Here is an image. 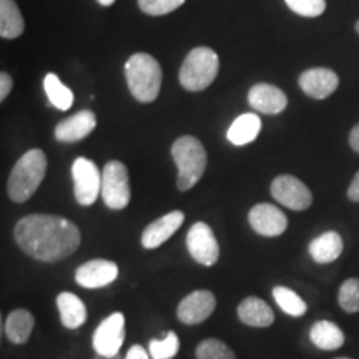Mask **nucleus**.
<instances>
[{
    "instance_id": "obj_1",
    "label": "nucleus",
    "mask_w": 359,
    "mask_h": 359,
    "mask_svg": "<svg viewBox=\"0 0 359 359\" xmlns=\"http://www.w3.org/2000/svg\"><path fill=\"white\" fill-rule=\"evenodd\" d=\"M17 245L42 263H57L79 250L82 235L77 224L57 215H27L13 228Z\"/></svg>"
},
{
    "instance_id": "obj_2",
    "label": "nucleus",
    "mask_w": 359,
    "mask_h": 359,
    "mask_svg": "<svg viewBox=\"0 0 359 359\" xmlns=\"http://www.w3.org/2000/svg\"><path fill=\"white\" fill-rule=\"evenodd\" d=\"M47 173V156L40 148L29 150L13 165L8 177L7 191L12 201L25 203L39 190Z\"/></svg>"
},
{
    "instance_id": "obj_3",
    "label": "nucleus",
    "mask_w": 359,
    "mask_h": 359,
    "mask_svg": "<svg viewBox=\"0 0 359 359\" xmlns=\"http://www.w3.org/2000/svg\"><path fill=\"white\" fill-rule=\"evenodd\" d=\"M125 77L132 95L142 103L156 100L161 88V67L148 53H133L125 64Z\"/></svg>"
},
{
    "instance_id": "obj_4",
    "label": "nucleus",
    "mask_w": 359,
    "mask_h": 359,
    "mask_svg": "<svg viewBox=\"0 0 359 359\" xmlns=\"http://www.w3.org/2000/svg\"><path fill=\"white\" fill-rule=\"evenodd\" d=\"M172 156L178 168L177 188L180 191H188L200 182L206 170L208 158L205 147L198 138L183 135L172 145Z\"/></svg>"
},
{
    "instance_id": "obj_5",
    "label": "nucleus",
    "mask_w": 359,
    "mask_h": 359,
    "mask_svg": "<svg viewBox=\"0 0 359 359\" xmlns=\"http://www.w3.org/2000/svg\"><path fill=\"white\" fill-rule=\"evenodd\" d=\"M219 58L208 47H196L188 53L180 69V83L188 92H201L217 79Z\"/></svg>"
},
{
    "instance_id": "obj_6",
    "label": "nucleus",
    "mask_w": 359,
    "mask_h": 359,
    "mask_svg": "<svg viewBox=\"0 0 359 359\" xmlns=\"http://www.w3.org/2000/svg\"><path fill=\"white\" fill-rule=\"evenodd\" d=\"M102 198L110 210L127 208L132 198L128 170L122 161L111 160L102 172Z\"/></svg>"
},
{
    "instance_id": "obj_7",
    "label": "nucleus",
    "mask_w": 359,
    "mask_h": 359,
    "mask_svg": "<svg viewBox=\"0 0 359 359\" xmlns=\"http://www.w3.org/2000/svg\"><path fill=\"white\" fill-rule=\"evenodd\" d=\"M72 178H74V193L79 205H93L102 193L100 170L92 160L80 156L72 165Z\"/></svg>"
},
{
    "instance_id": "obj_8",
    "label": "nucleus",
    "mask_w": 359,
    "mask_h": 359,
    "mask_svg": "<svg viewBox=\"0 0 359 359\" xmlns=\"http://www.w3.org/2000/svg\"><path fill=\"white\" fill-rule=\"evenodd\" d=\"M271 195L278 203L294 212H304L313 203V195L309 188L293 175H280L273 180Z\"/></svg>"
},
{
    "instance_id": "obj_9",
    "label": "nucleus",
    "mask_w": 359,
    "mask_h": 359,
    "mask_svg": "<svg viewBox=\"0 0 359 359\" xmlns=\"http://www.w3.org/2000/svg\"><path fill=\"white\" fill-rule=\"evenodd\" d=\"M125 341V316L122 313H114L105 318L97 326L93 333L92 344L97 356L114 358L120 354V348Z\"/></svg>"
},
{
    "instance_id": "obj_10",
    "label": "nucleus",
    "mask_w": 359,
    "mask_h": 359,
    "mask_svg": "<svg viewBox=\"0 0 359 359\" xmlns=\"http://www.w3.org/2000/svg\"><path fill=\"white\" fill-rule=\"evenodd\" d=\"M188 253L196 263L213 266L219 258V245L212 228L203 222L195 223L187 235Z\"/></svg>"
},
{
    "instance_id": "obj_11",
    "label": "nucleus",
    "mask_w": 359,
    "mask_h": 359,
    "mask_svg": "<svg viewBox=\"0 0 359 359\" xmlns=\"http://www.w3.org/2000/svg\"><path fill=\"white\" fill-rule=\"evenodd\" d=\"M215 308H217V298L212 291L198 290L193 291L180 302L177 316L183 325H200L212 316Z\"/></svg>"
},
{
    "instance_id": "obj_12",
    "label": "nucleus",
    "mask_w": 359,
    "mask_h": 359,
    "mask_svg": "<svg viewBox=\"0 0 359 359\" xmlns=\"http://www.w3.org/2000/svg\"><path fill=\"white\" fill-rule=\"evenodd\" d=\"M248 222L255 231L262 236H280L288 228V218L275 205H255L248 213Z\"/></svg>"
},
{
    "instance_id": "obj_13",
    "label": "nucleus",
    "mask_w": 359,
    "mask_h": 359,
    "mask_svg": "<svg viewBox=\"0 0 359 359\" xmlns=\"http://www.w3.org/2000/svg\"><path fill=\"white\" fill-rule=\"evenodd\" d=\"M118 276V266L109 259H90V262L80 264L75 271V281L82 288L97 290L114 283Z\"/></svg>"
},
{
    "instance_id": "obj_14",
    "label": "nucleus",
    "mask_w": 359,
    "mask_h": 359,
    "mask_svg": "<svg viewBox=\"0 0 359 359\" xmlns=\"http://www.w3.org/2000/svg\"><path fill=\"white\" fill-rule=\"evenodd\" d=\"M338 85L339 77L336 75V72L325 69V67L309 69L299 75V87L308 97L316 98V100L333 95Z\"/></svg>"
},
{
    "instance_id": "obj_15",
    "label": "nucleus",
    "mask_w": 359,
    "mask_h": 359,
    "mask_svg": "<svg viewBox=\"0 0 359 359\" xmlns=\"http://www.w3.org/2000/svg\"><path fill=\"white\" fill-rule=\"evenodd\" d=\"M183 222H185V213L180 212V210H175V212H170L165 217L155 219L142 233L143 248H158L160 245H163L165 241L173 236L175 231L180 230Z\"/></svg>"
},
{
    "instance_id": "obj_16",
    "label": "nucleus",
    "mask_w": 359,
    "mask_h": 359,
    "mask_svg": "<svg viewBox=\"0 0 359 359\" xmlns=\"http://www.w3.org/2000/svg\"><path fill=\"white\" fill-rule=\"evenodd\" d=\"M97 127V116L92 110H80L55 127V138L60 143H75L87 138Z\"/></svg>"
},
{
    "instance_id": "obj_17",
    "label": "nucleus",
    "mask_w": 359,
    "mask_h": 359,
    "mask_svg": "<svg viewBox=\"0 0 359 359\" xmlns=\"http://www.w3.org/2000/svg\"><path fill=\"white\" fill-rule=\"evenodd\" d=\"M248 102L257 111L266 115H278L288 105V97L281 88L271 83H257L251 87Z\"/></svg>"
},
{
    "instance_id": "obj_18",
    "label": "nucleus",
    "mask_w": 359,
    "mask_h": 359,
    "mask_svg": "<svg viewBox=\"0 0 359 359\" xmlns=\"http://www.w3.org/2000/svg\"><path fill=\"white\" fill-rule=\"evenodd\" d=\"M238 318L246 326L268 327L275 323V313L266 302L258 296H248L238 304Z\"/></svg>"
},
{
    "instance_id": "obj_19",
    "label": "nucleus",
    "mask_w": 359,
    "mask_h": 359,
    "mask_svg": "<svg viewBox=\"0 0 359 359\" xmlns=\"http://www.w3.org/2000/svg\"><path fill=\"white\" fill-rule=\"evenodd\" d=\"M309 255L318 264L333 263L343 253V238L336 231H326L309 243Z\"/></svg>"
},
{
    "instance_id": "obj_20",
    "label": "nucleus",
    "mask_w": 359,
    "mask_h": 359,
    "mask_svg": "<svg viewBox=\"0 0 359 359\" xmlns=\"http://www.w3.org/2000/svg\"><path fill=\"white\" fill-rule=\"evenodd\" d=\"M57 308L60 313L62 325L69 330H77L87 321V306L77 294L64 291L57 296Z\"/></svg>"
},
{
    "instance_id": "obj_21",
    "label": "nucleus",
    "mask_w": 359,
    "mask_h": 359,
    "mask_svg": "<svg viewBox=\"0 0 359 359\" xmlns=\"http://www.w3.org/2000/svg\"><path fill=\"white\" fill-rule=\"evenodd\" d=\"M262 118L257 114H243L231 123L226 137L233 145L245 147L257 140L259 132H262Z\"/></svg>"
},
{
    "instance_id": "obj_22",
    "label": "nucleus",
    "mask_w": 359,
    "mask_h": 359,
    "mask_svg": "<svg viewBox=\"0 0 359 359\" xmlns=\"http://www.w3.org/2000/svg\"><path fill=\"white\" fill-rule=\"evenodd\" d=\"M35 326L34 314L29 309H13L6 320L7 339L13 344H25L32 334Z\"/></svg>"
},
{
    "instance_id": "obj_23",
    "label": "nucleus",
    "mask_w": 359,
    "mask_h": 359,
    "mask_svg": "<svg viewBox=\"0 0 359 359\" xmlns=\"http://www.w3.org/2000/svg\"><path fill=\"white\" fill-rule=\"evenodd\" d=\"M309 339L316 348L325 349V351H334L344 344V333L338 325L323 320L314 323L309 331Z\"/></svg>"
},
{
    "instance_id": "obj_24",
    "label": "nucleus",
    "mask_w": 359,
    "mask_h": 359,
    "mask_svg": "<svg viewBox=\"0 0 359 359\" xmlns=\"http://www.w3.org/2000/svg\"><path fill=\"white\" fill-rule=\"evenodd\" d=\"M24 17L15 0H0V37L12 40L24 34Z\"/></svg>"
},
{
    "instance_id": "obj_25",
    "label": "nucleus",
    "mask_w": 359,
    "mask_h": 359,
    "mask_svg": "<svg viewBox=\"0 0 359 359\" xmlns=\"http://www.w3.org/2000/svg\"><path fill=\"white\" fill-rule=\"evenodd\" d=\"M43 88L47 93L48 100L55 109L67 111L74 105V92L57 77L55 74H47L43 79Z\"/></svg>"
},
{
    "instance_id": "obj_26",
    "label": "nucleus",
    "mask_w": 359,
    "mask_h": 359,
    "mask_svg": "<svg viewBox=\"0 0 359 359\" xmlns=\"http://www.w3.org/2000/svg\"><path fill=\"white\" fill-rule=\"evenodd\" d=\"M273 298H275L278 306H280L283 311L293 318L303 316L308 309L306 303L303 302L302 296H298L293 290L286 288V286H276V288H273Z\"/></svg>"
},
{
    "instance_id": "obj_27",
    "label": "nucleus",
    "mask_w": 359,
    "mask_h": 359,
    "mask_svg": "<svg viewBox=\"0 0 359 359\" xmlns=\"http://www.w3.org/2000/svg\"><path fill=\"white\" fill-rule=\"evenodd\" d=\"M196 359H236L235 353L223 341L210 338L196 346Z\"/></svg>"
},
{
    "instance_id": "obj_28",
    "label": "nucleus",
    "mask_w": 359,
    "mask_h": 359,
    "mask_svg": "<svg viewBox=\"0 0 359 359\" xmlns=\"http://www.w3.org/2000/svg\"><path fill=\"white\" fill-rule=\"evenodd\" d=\"M180 339L177 333L170 331L163 339H151L148 353L154 359H172L178 354Z\"/></svg>"
},
{
    "instance_id": "obj_29",
    "label": "nucleus",
    "mask_w": 359,
    "mask_h": 359,
    "mask_svg": "<svg viewBox=\"0 0 359 359\" xmlns=\"http://www.w3.org/2000/svg\"><path fill=\"white\" fill-rule=\"evenodd\" d=\"M339 306L346 313L359 311V280L358 278H349L341 285L338 293Z\"/></svg>"
},
{
    "instance_id": "obj_30",
    "label": "nucleus",
    "mask_w": 359,
    "mask_h": 359,
    "mask_svg": "<svg viewBox=\"0 0 359 359\" xmlns=\"http://www.w3.org/2000/svg\"><path fill=\"white\" fill-rule=\"evenodd\" d=\"M291 11L302 17H320L326 11V0H285Z\"/></svg>"
},
{
    "instance_id": "obj_31",
    "label": "nucleus",
    "mask_w": 359,
    "mask_h": 359,
    "mask_svg": "<svg viewBox=\"0 0 359 359\" xmlns=\"http://www.w3.org/2000/svg\"><path fill=\"white\" fill-rule=\"evenodd\" d=\"M185 4V0H138V6L148 15H167Z\"/></svg>"
},
{
    "instance_id": "obj_32",
    "label": "nucleus",
    "mask_w": 359,
    "mask_h": 359,
    "mask_svg": "<svg viewBox=\"0 0 359 359\" xmlns=\"http://www.w3.org/2000/svg\"><path fill=\"white\" fill-rule=\"evenodd\" d=\"M12 85H13V82H12L11 75L6 74V72H2V74H0V100L2 102L6 100L8 93H11Z\"/></svg>"
},
{
    "instance_id": "obj_33",
    "label": "nucleus",
    "mask_w": 359,
    "mask_h": 359,
    "mask_svg": "<svg viewBox=\"0 0 359 359\" xmlns=\"http://www.w3.org/2000/svg\"><path fill=\"white\" fill-rule=\"evenodd\" d=\"M123 359H150V353H147L145 348L140 346V344H133Z\"/></svg>"
},
{
    "instance_id": "obj_34",
    "label": "nucleus",
    "mask_w": 359,
    "mask_h": 359,
    "mask_svg": "<svg viewBox=\"0 0 359 359\" xmlns=\"http://www.w3.org/2000/svg\"><path fill=\"white\" fill-rule=\"evenodd\" d=\"M348 198L354 201V203H359V172L356 173V177L353 178L351 185L348 188Z\"/></svg>"
},
{
    "instance_id": "obj_35",
    "label": "nucleus",
    "mask_w": 359,
    "mask_h": 359,
    "mask_svg": "<svg viewBox=\"0 0 359 359\" xmlns=\"http://www.w3.org/2000/svg\"><path fill=\"white\" fill-rule=\"evenodd\" d=\"M349 145H351L354 151L359 154V123L351 130V133H349Z\"/></svg>"
},
{
    "instance_id": "obj_36",
    "label": "nucleus",
    "mask_w": 359,
    "mask_h": 359,
    "mask_svg": "<svg viewBox=\"0 0 359 359\" xmlns=\"http://www.w3.org/2000/svg\"><path fill=\"white\" fill-rule=\"evenodd\" d=\"M98 4H102V6L109 7V6H114L115 0H98Z\"/></svg>"
},
{
    "instance_id": "obj_37",
    "label": "nucleus",
    "mask_w": 359,
    "mask_h": 359,
    "mask_svg": "<svg viewBox=\"0 0 359 359\" xmlns=\"http://www.w3.org/2000/svg\"><path fill=\"white\" fill-rule=\"evenodd\" d=\"M95 359H123V358L120 356V354H116V356H114V358H103V356H97Z\"/></svg>"
},
{
    "instance_id": "obj_38",
    "label": "nucleus",
    "mask_w": 359,
    "mask_h": 359,
    "mask_svg": "<svg viewBox=\"0 0 359 359\" xmlns=\"http://www.w3.org/2000/svg\"><path fill=\"white\" fill-rule=\"evenodd\" d=\"M356 32L359 34V20H358V24H356Z\"/></svg>"
},
{
    "instance_id": "obj_39",
    "label": "nucleus",
    "mask_w": 359,
    "mask_h": 359,
    "mask_svg": "<svg viewBox=\"0 0 359 359\" xmlns=\"http://www.w3.org/2000/svg\"><path fill=\"white\" fill-rule=\"evenodd\" d=\"M336 359H349V358H336Z\"/></svg>"
}]
</instances>
